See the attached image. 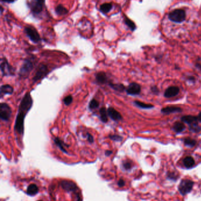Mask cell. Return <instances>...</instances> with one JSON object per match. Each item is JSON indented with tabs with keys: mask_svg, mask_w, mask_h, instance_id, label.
<instances>
[{
	"mask_svg": "<svg viewBox=\"0 0 201 201\" xmlns=\"http://www.w3.org/2000/svg\"><path fill=\"white\" fill-rule=\"evenodd\" d=\"M33 100L30 93H27L20 102L16 117L14 131L19 135H23L24 132V119L33 106Z\"/></svg>",
	"mask_w": 201,
	"mask_h": 201,
	"instance_id": "obj_1",
	"label": "cell"
},
{
	"mask_svg": "<svg viewBox=\"0 0 201 201\" xmlns=\"http://www.w3.org/2000/svg\"><path fill=\"white\" fill-rule=\"evenodd\" d=\"M34 67V62L32 58H27L24 59L19 72V75L21 78H27Z\"/></svg>",
	"mask_w": 201,
	"mask_h": 201,
	"instance_id": "obj_2",
	"label": "cell"
},
{
	"mask_svg": "<svg viewBox=\"0 0 201 201\" xmlns=\"http://www.w3.org/2000/svg\"><path fill=\"white\" fill-rule=\"evenodd\" d=\"M181 121L187 124L189 126V130L194 132H198L201 130V128L198 126V117L192 115H186L181 118Z\"/></svg>",
	"mask_w": 201,
	"mask_h": 201,
	"instance_id": "obj_3",
	"label": "cell"
},
{
	"mask_svg": "<svg viewBox=\"0 0 201 201\" xmlns=\"http://www.w3.org/2000/svg\"><path fill=\"white\" fill-rule=\"evenodd\" d=\"M46 0H31L28 4V7L31 13L34 15H40L45 7Z\"/></svg>",
	"mask_w": 201,
	"mask_h": 201,
	"instance_id": "obj_4",
	"label": "cell"
},
{
	"mask_svg": "<svg viewBox=\"0 0 201 201\" xmlns=\"http://www.w3.org/2000/svg\"><path fill=\"white\" fill-rule=\"evenodd\" d=\"M194 185V182L192 180L188 179H184L181 181L178 186V190L182 195L185 196L191 192V191L193 189Z\"/></svg>",
	"mask_w": 201,
	"mask_h": 201,
	"instance_id": "obj_5",
	"label": "cell"
},
{
	"mask_svg": "<svg viewBox=\"0 0 201 201\" xmlns=\"http://www.w3.org/2000/svg\"><path fill=\"white\" fill-rule=\"evenodd\" d=\"M1 71L2 76H13L15 74L14 68L9 64L5 58L1 59Z\"/></svg>",
	"mask_w": 201,
	"mask_h": 201,
	"instance_id": "obj_6",
	"label": "cell"
},
{
	"mask_svg": "<svg viewBox=\"0 0 201 201\" xmlns=\"http://www.w3.org/2000/svg\"><path fill=\"white\" fill-rule=\"evenodd\" d=\"M24 32L33 43L37 44L41 41L40 34L34 27L28 25L25 27Z\"/></svg>",
	"mask_w": 201,
	"mask_h": 201,
	"instance_id": "obj_7",
	"label": "cell"
},
{
	"mask_svg": "<svg viewBox=\"0 0 201 201\" xmlns=\"http://www.w3.org/2000/svg\"><path fill=\"white\" fill-rule=\"evenodd\" d=\"M169 18L175 22H182L186 18L185 11L181 9H175L169 14Z\"/></svg>",
	"mask_w": 201,
	"mask_h": 201,
	"instance_id": "obj_8",
	"label": "cell"
},
{
	"mask_svg": "<svg viewBox=\"0 0 201 201\" xmlns=\"http://www.w3.org/2000/svg\"><path fill=\"white\" fill-rule=\"evenodd\" d=\"M12 115V109L10 106L5 102L0 104V118L4 121H8Z\"/></svg>",
	"mask_w": 201,
	"mask_h": 201,
	"instance_id": "obj_9",
	"label": "cell"
},
{
	"mask_svg": "<svg viewBox=\"0 0 201 201\" xmlns=\"http://www.w3.org/2000/svg\"><path fill=\"white\" fill-rule=\"evenodd\" d=\"M49 73L48 67L44 64H40L37 68L35 75L33 79V82L35 83L38 81L44 78Z\"/></svg>",
	"mask_w": 201,
	"mask_h": 201,
	"instance_id": "obj_10",
	"label": "cell"
},
{
	"mask_svg": "<svg viewBox=\"0 0 201 201\" xmlns=\"http://www.w3.org/2000/svg\"><path fill=\"white\" fill-rule=\"evenodd\" d=\"M141 87L136 82H132L126 88V92L130 95H138L141 93Z\"/></svg>",
	"mask_w": 201,
	"mask_h": 201,
	"instance_id": "obj_11",
	"label": "cell"
},
{
	"mask_svg": "<svg viewBox=\"0 0 201 201\" xmlns=\"http://www.w3.org/2000/svg\"><path fill=\"white\" fill-rule=\"evenodd\" d=\"M107 114H108V116L113 121H119L122 119V116L121 114L117 110H116L114 108L109 107L107 109Z\"/></svg>",
	"mask_w": 201,
	"mask_h": 201,
	"instance_id": "obj_12",
	"label": "cell"
},
{
	"mask_svg": "<svg viewBox=\"0 0 201 201\" xmlns=\"http://www.w3.org/2000/svg\"><path fill=\"white\" fill-rule=\"evenodd\" d=\"M179 91H180V90L179 87H176V86L170 87L166 90L164 95L166 98H170L175 97L177 95H178V94L179 93Z\"/></svg>",
	"mask_w": 201,
	"mask_h": 201,
	"instance_id": "obj_13",
	"label": "cell"
},
{
	"mask_svg": "<svg viewBox=\"0 0 201 201\" xmlns=\"http://www.w3.org/2000/svg\"><path fill=\"white\" fill-rule=\"evenodd\" d=\"M96 81L99 84H105L108 82L109 80L104 72H99L96 74Z\"/></svg>",
	"mask_w": 201,
	"mask_h": 201,
	"instance_id": "obj_14",
	"label": "cell"
},
{
	"mask_svg": "<svg viewBox=\"0 0 201 201\" xmlns=\"http://www.w3.org/2000/svg\"><path fill=\"white\" fill-rule=\"evenodd\" d=\"M182 111V108L178 106H166L162 109L161 112L163 114H169L171 113H176V112H181Z\"/></svg>",
	"mask_w": 201,
	"mask_h": 201,
	"instance_id": "obj_15",
	"label": "cell"
},
{
	"mask_svg": "<svg viewBox=\"0 0 201 201\" xmlns=\"http://www.w3.org/2000/svg\"><path fill=\"white\" fill-rule=\"evenodd\" d=\"M14 92V88L12 86L8 84L3 85L1 87V97L5 95H11Z\"/></svg>",
	"mask_w": 201,
	"mask_h": 201,
	"instance_id": "obj_16",
	"label": "cell"
},
{
	"mask_svg": "<svg viewBox=\"0 0 201 201\" xmlns=\"http://www.w3.org/2000/svg\"><path fill=\"white\" fill-rule=\"evenodd\" d=\"M62 187L68 191H74L76 190V185L73 182L67 181H63L61 182Z\"/></svg>",
	"mask_w": 201,
	"mask_h": 201,
	"instance_id": "obj_17",
	"label": "cell"
},
{
	"mask_svg": "<svg viewBox=\"0 0 201 201\" xmlns=\"http://www.w3.org/2000/svg\"><path fill=\"white\" fill-rule=\"evenodd\" d=\"M185 125L183 122H176L173 126V131L176 133H181L185 129Z\"/></svg>",
	"mask_w": 201,
	"mask_h": 201,
	"instance_id": "obj_18",
	"label": "cell"
},
{
	"mask_svg": "<svg viewBox=\"0 0 201 201\" xmlns=\"http://www.w3.org/2000/svg\"><path fill=\"white\" fill-rule=\"evenodd\" d=\"M183 163L184 166L186 168H192L195 165V160L192 156H187L184 158L183 161Z\"/></svg>",
	"mask_w": 201,
	"mask_h": 201,
	"instance_id": "obj_19",
	"label": "cell"
},
{
	"mask_svg": "<svg viewBox=\"0 0 201 201\" xmlns=\"http://www.w3.org/2000/svg\"><path fill=\"white\" fill-rule=\"evenodd\" d=\"M113 5L111 3H104L100 6V11L104 14L109 13L112 9Z\"/></svg>",
	"mask_w": 201,
	"mask_h": 201,
	"instance_id": "obj_20",
	"label": "cell"
},
{
	"mask_svg": "<svg viewBox=\"0 0 201 201\" xmlns=\"http://www.w3.org/2000/svg\"><path fill=\"white\" fill-rule=\"evenodd\" d=\"M100 118L103 123H106L108 121V114L107 109L105 107H102L100 109Z\"/></svg>",
	"mask_w": 201,
	"mask_h": 201,
	"instance_id": "obj_21",
	"label": "cell"
},
{
	"mask_svg": "<svg viewBox=\"0 0 201 201\" xmlns=\"http://www.w3.org/2000/svg\"><path fill=\"white\" fill-rule=\"evenodd\" d=\"M55 13L58 15H65L68 14V9L62 5H58L55 9Z\"/></svg>",
	"mask_w": 201,
	"mask_h": 201,
	"instance_id": "obj_22",
	"label": "cell"
},
{
	"mask_svg": "<svg viewBox=\"0 0 201 201\" xmlns=\"http://www.w3.org/2000/svg\"><path fill=\"white\" fill-rule=\"evenodd\" d=\"M38 191H39V188L35 184L30 185L27 188V194L31 196L36 195V194H37Z\"/></svg>",
	"mask_w": 201,
	"mask_h": 201,
	"instance_id": "obj_23",
	"label": "cell"
},
{
	"mask_svg": "<svg viewBox=\"0 0 201 201\" xmlns=\"http://www.w3.org/2000/svg\"><path fill=\"white\" fill-rule=\"evenodd\" d=\"M54 141L55 144L58 147H59V148L61 150V151H63L64 153H67V152L66 150V148H65V147H66L67 145L65 144L62 140H61L59 138H55L54 139Z\"/></svg>",
	"mask_w": 201,
	"mask_h": 201,
	"instance_id": "obj_24",
	"label": "cell"
},
{
	"mask_svg": "<svg viewBox=\"0 0 201 201\" xmlns=\"http://www.w3.org/2000/svg\"><path fill=\"white\" fill-rule=\"evenodd\" d=\"M109 86L113 89L114 90L118 91V92H123L125 90H126L125 87L122 84H113V83H109Z\"/></svg>",
	"mask_w": 201,
	"mask_h": 201,
	"instance_id": "obj_25",
	"label": "cell"
},
{
	"mask_svg": "<svg viewBox=\"0 0 201 201\" xmlns=\"http://www.w3.org/2000/svg\"><path fill=\"white\" fill-rule=\"evenodd\" d=\"M134 103L138 107L142 108V109H150L153 108V105L151 104H148V103H145L144 102H141L139 100H135L134 102Z\"/></svg>",
	"mask_w": 201,
	"mask_h": 201,
	"instance_id": "obj_26",
	"label": "cell"
},
{
	"mask_svg": "<svg viewBox=\"0 0 201 201\" xmlns=\"http://www.w3.org/2000/svg\"><path fill=\"white\" fill-rule=\"evenodd\" d=\"M184 142L185 145L189 147H194L197 144V141L195 140L190 138H185L184 140Z\"/></svg>",
	"mask_w": 201,
	"mask_h": 201,
	"instance_id": "obj_27",
	"label": "cell"
},
{
	"mask_svg": "<svg viewBox=\"0 0 201 201\" xmlns=\"http://www.w3.org/2000/svg\"><path fill=\"white\" fill-rule=\"evenodd\" d=\"M99 106V102L95 99H92L90 102L89 105V109L91 110L97 109Z\"/></svg>",
	"mask_w": 201,
	"mask_h": 201,
	"instance_id": "obj_28",
	"label": "cell"
},
{
	"mask_svg": "<svg viewBox=\"0 0 201 201\" xmlns=\"http://www.w3.org/2000/svg\"><path fill=\"white\" fill-rule=\"evenodd\" d=\"M125 22L132 31H134L136 29V25L134 22L129 20L128 18H125Z\"/></svg>",
	"mask_w": 201,
	"mask_h": 201,
	"instance_id": "obj_29",
	"label": "cell"
},
{
	"mask_svg": "<svg viewBox=\"0 0 201 201\" xmlns=\"http://www.w3.org/2000/svg\"><path fill=\"white\" fill-rule=\"evenodd\" d=\"M109 138L116 142H120L123 140V137H121L120 135H116V134H113V135H109Z\"/></svg>",
	"mask_w": 201,
	"mask_h": 201,
	"instance_id": "obj_30",
	"label": "cell"
},
{
	"mask_svg": "<svg viewBox=\"0 0 201 201\" xmlns=\"http://www.w3.org/2000/svg\"><path fill=\"white\" fill-rule=\"evenodd\" d=\"M73 97L72 95H68L67 97H66L64 99H63V102L64 103L65 105H67V106H68L69 105H70L71 103V102H73Z\"/></svg>",
	"mask_w": 201,
	"mask_h": 201,
	"instance_id": "obj_31",
	"label": "cell"
},
{
	"mask_svg": "<svg viewBox=\"0 0 201 201\" xmlns=\"http://www.w3.org/2000/svg\"><path fill=\"white\" fill-rule=\"evenodd\" d=\"M123 167L125 168V169L126 170H128V169H130L131 168H132V163L129 161H125L123 162Z\"/></svg>",
	"mask_w": 201,
	"mask_h": 201,
	"instance_id": "obj_32",
	"label": "cell"
},
{
	"mask_svg": "<svg viewBox=\"0 0 201 201\" xmlns=\"http://www.w3.org/2000/svg\"><path fill=\"white\" fill-rule=\"evenodd\" d=\"M87 138L88 141L90 143H93L94 142L93 137L90 134H89V133H87Z\"/></svg>",
	"mask_w": 201,
	"mask_h": 201,
	"instance_id": "obj_33",
	"label": "cell"
},
{
	"mask_svg": "<svg viewBox=\"0 0 201 201\" xmlns=\"http://www.w3.org/2000/svg\"><path fill=\"white\" fill-rule=\"evenodd\" d=\"M151 91H152L154 94H157L159 93V91L158 88L156 87V86L152 87L151 88Z\"/></svg>",
	"mask_w": 201,
	"mask_h": 201,
	"instance_id": "obj_34",
	"label": "cell"
},
{
	"mask_svg": "<svg viewBox=\"0 0 201 201\" xmlns=\"http://www.w3.org/2000/svg\"><path fill=\"white\" fill-rule=\"evenodd\" d=\"M125 182L124 180H123V179H120V180L119 181V182H118V185H119L120 187H123V186L125 185Z\"/></svg>",
	"mask_w": 201,
	"mask_h": 201,
	"instance_id": "obj_35",
	"label": "cell"
},
{
	"mask_svg": "<svg viewBox=\"0 0 201 201\" xmlns=\"http://www.w3.org/2000/svg\"><path fill=\"white\" fill-rule=\"evenodd\" d=\"M2 2H5V3H8V4H11L12 3L15 1V0H1Z\"/></svg>",
	"mask_w": 201,
	"mask_h": 201,
	"instance_id": "obj_36",
	"label": "cell"
},
{
	"mask_svg": "<svg viewBox=\"0 0 201 201\" xmlns=\"http://www.w3.org/2000/svg\"><path fill=\"white\" fill-rule=\"evenodd\" d=\"M111 153H112V151H106V152H105V155H106V156H109V155H110Z\"/></svg>",
	"mask_w": 201,
	"mask_h": 201,
	"instance_id": "obj_37",
	"label": "cell"
},
{
	"mask_svg": "<svg viewBox=\"0 0 201 201\" xmlns=\"http://www.w3.org/2000/svg\"><path fill=\"white\" fill-rule=\"evenodd\" d=\"M197 117H198V121H200V122H201V112L199 114V115L197 116Z\"/></svg>",
	"mask_w": 201,
	"mask_h": 201,
	"instance_id": "obj_38",
	"label": "cell"
},
{
	"mask_svg": "<svg viewBox=\"0 0 201 201\" xmlns=\"http://www.w3.org/2000/svg\"></svg>",
	"mask_w": 201,
	"mask_h": 201,
	"instance_id": "obj_39",
	"label": "cell"
}]
</instances>
